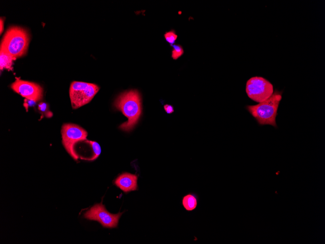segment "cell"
Returning <instances> with one entry per match:
<instances>
[{
	"instance_id": "8992f818",
	"label": "cell",
	"mask_w": 325,
	"mask_h": 244,
	"mask_svg": "<svg viewBox=\"0 0 325 244\" xmlns=\"http://www.w3.org/2000/svg\"><path fill=\"white\" fill-rule=\"evenodd\" d=\"M246 92L252 100L261 103L272 95L273 87L272 84L265 78L254 76L247 81Z\"/></svg>"
},
{
	"instance_id": "30bf717a",
	"label": "cell",
	"mask_w": 325,
	"mask_h": 244,
	"mask_svg": "<svg viewBox=\"0 0 325 244\" xmlns=\"http://www.w3.org/2000/svg\"><path fill=\"white\" fill-rule=\"evenodd\" d=\"M199 201L198 195L195 192H190L183 196L181 204L186 211L192 212L197 208Z\"/></svg>"
},
{
	"instance_id": "7a4b0ae2",
	"label": "cell",
	"mask_w": 325,
	"mask_h": 244,
	"mask_svg": "<svg viewBox=\"0 0 325 244\" xmlns=\"http://www.w3.org/2000/svg\"><path fill=\"white\" fill-rule=\"evenodd\" d=\"M30 35L24 28L11 26L6 30L0 42V50L8 53L16 59L27 52Z\"/></svg>"
},
{
	"instance_id": "9a60e30c",
	"label": "cell",
	"mask_w": 325,
	"mask_h": 244,
	"mask_svg": "<svg viewBox=\"0 0 325 244\" xmlns=\"http://www.w3.org/2000/svg\"><path fill=\"white\" fill-rule=\"evenodd\" d=\"M164 109L165 112L169 114L171 113L174 112V109L172 106L168 104H166L164 106Z\"/></svg>"
},
{
	"instance_id": "5b68a950",
	"label": "cell",
	"mask_w": 325,
	"mask_h": 244,
	"mask_svg": "<svg viewBox=\"0 0 325 244\" xmlns=\"http://www.w3.org/2000/svg\"><path fill=\"white\" fill-rule=\"evenodd\" d=\"M61 133L64 148L73 159L77 160L79 156L74 150V146L77 142L86 140L87 131L77 125L66 123L62 125Z\"/></svg>"
},
{
	"instance_id": "8fae6325",
	"label": "cell",
	"mask_w": 325,
	"mask_h": 244,
	"mask_svg": "<svg viewBox=\"0 0 325 244\" xmlns=\"http://www.w3.org/2000/svg\"><path fill=\"white\" fill-rule=\"evenodd\" d=\"M16 59L8 53L0 50V69L12 70L13 61Z\"/></svg>"
},
{
	"instance_id": "9c48e42d",
	"label": "cell",
	"mask_w": 325,
	"mask_h": 244,
	"mask_svg": "<svg viewBox=\"0 0 325 244\" xmlns=\"http://www.w3.org/2000/svg\"><path fill=\"white\" fill-rule=\"evenodd\" d=\"M138 176L125 172L120 174L114 181V184L125 192L136 190L138 188Z\"/></svg>"
},
{
	"instance_id": "52a82bcc",
	"label": "cell",
	"mask_w": 325,
	"mask_h": 244,
	"mask_svg": "<svg viewBox=\"0 0 325 244\" xmlns=\"http://www.w3.org/2000/svg\"><path fill=\"white\" fill-rule=\"evenodd\" d=\"M123 213L113 214L108 211L102 203L92 206L84 214V217L88 220L99 222L103 226L106 228H115L118 225L119 220Z\"/></svg>"
},
{
	"instance_id": "ba28073f",
	"label": "cell",
	"mask_w": 325,
	"mask_h": 244,
	"mask_svg": "<svg viewBox=\"0 0 325 244\" xmlns=\"http://www.w3.org/2000/svg\"><path fill=\"white\" fill-rule=\"evenodd\" d=\"M10 86L15 92L27 99L36 102L42 98L43 89L36 83L16 78Z\"/></svg>"
},
{
	"instance_id": "277c9868",
	"label": "cell",
	"mask_w": 325,
	"mask_h": 244,
	"mask_svg": "<svg viewBox=\"0 0 325 244\" xmlns=\"http://www.w3.org/2000/svg\"><path fill=\"white\" fill-rule=\"evenodd\" d=\"M99 89L100 87L94 83L76 81L72 82L69 88L72 108L76 109L89 103Z\"/></svg>"
},
{
	"instance_id": "6da1fadb",
	"label": "cell",
	"mask_w": 325,
	"mask_h": 244,
	"mask_svg": "<svg viewBox=\"0 0 325 244\" xmlns=\"http://www.w3.org/2000/svg\"><path fill=\"white\" fill-rule=\"evenodd\" d=\"M114 107L120 111L128 120L120 125L119 128L126 131L132 130L142 113V101L137 90H131L121 93L114 102Z\"/></svg>"
},
{
	"instance_id": "5bb4252c",
	"label": "cell",
	"mask_w": 325,
	"mask_h": 244,
	"mask_svg": "<svg viewBox=\"0 0 325 244\" xmlns=\"http://www.w3.org/2000/svg\"><path fill=\"white\" fill-rule=\"evenodd\" d=\"M164 37L166 41L172 46L177 39L178 36L175 32L170 31L166 32L164 35Z\"/></svg>"
},
{
	"instance_id": "7c38bea8",
	"label": "cell",
	"mask_w": 325,
	"mask_h": 244,
	"mask_svg": "<svg viewBox=\"0 0 325 244\" xmlns=\"http://www.w3.org/2000/svg\"><path fill=\"white\" fill-rule=\"evenodd\" d=\"M87 143L89 144L93 150V155L87 159L89 161L94 160L97 159L101 152V149L100 145L96 141H87Z\"/></svg>"
},
{
	"instance_id": "2e32d148",
	"label": "cell",
	"mask_w": 325,
	"mask_h": 244,
	"mask_svg": "<svg viewBox=\"0 0 325 244\" xmlns=\"http://www.w3.org/2000/svg\"><path fill=\"white\" fill-rule=\"evenodd\" d=\"M3 20H2V18L1 17L0 18V34L2 33V31L3 30Z\"/></svg>"
},
{
	"instance_id": "4fadbf2b",
	"label": "cell",
	"mask_w": 325,
	"mask_h": 244,
	"mask_svg": "<svg viewBox=\"0 0 325 244\" xmlns=\"http://www.w3.org/2000/svg\"><path fill=\"white\" fill-rule=\"evenodd\" d=\"M172 47L171 56L173 59L176 60L183 55V49L182 46L179 44H173Z\"/></svg>"
},
{
	"instance_id": "3957f363",
	"label": "cell",
	"mask_w": 325,
	"mask_h": 244,
	"mask_svg": "<svg viewBox=\"0 0 325 244\" xmlns=\"http://www.w3.org/2000/svg\"><path fill=\"white\" fill-rule=\"evenodd\" d=\"M282 94V92L275 90L267 99L255 105L247 106L246 109L259 125L276 128V117Z\"/></svg>"
}]
</instances>
